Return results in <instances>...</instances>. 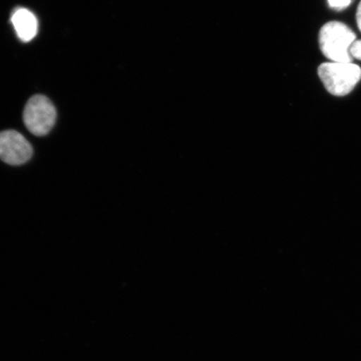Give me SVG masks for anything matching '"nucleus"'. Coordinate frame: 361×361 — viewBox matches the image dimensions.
Returning a JSON list of instances; mask_svg holds the SVG:
<instances>
[{
	"mask_svg": "<svg viewBox=\"0 0 361 361\" xmlns=\"http://www.w3.org/2000/svg\"><path fill=\"white\" fill-rule=\"evenodd\" d=\"M355 38L349 26L341 22H328L319 31V47L324 56L333 62L351 63L353 58L350 49Z\"/></svg>",
	"mask_w": 361,
	"mask_h": 361,
	"instance_id": "obj_1",
	"label": "nucleus"
},
{
	"mask_svg": "<svg viewBox=\"0 0 361 361\" xmlns=\"http://www.w3.org/2000/svg\"><path fill=\"white\" fill-rule=\"evenodd\" d=\"M318 74L324 87L336 97H344L354 90L361 79V69L353 63H324Z\"/></svg>",
	"mask_w": 361,
	"mask_h": 361,
	"instance_id": "obj_2",
	"label": "nucleus"
},
{
	"mask_svg": "<svg viewBox=\"0 0 361 361\" xmlns=\"http://www.w3.org/2000/svg\"><path fill=\"white\" fill-rule=\"evenodd\" d=\"M56 110L47 97L36 94L27 102L24 111V123L29 132L42 137L55 126Z\"/></svg>",
	"mask_w": 361,
	"mask_h": 361,
	"instance_id": "obj_3",
	"label": "nucleus"
},
{
	"mask_svg": "<svg viewBox=\"0 0 361 361\" xmlns=\"http://www.w3.org/2000/svg\"><path fill=\"white\" fill-rule=\"evenodd\" d=\"M33 155L31 144L21 133L8 130L0 133V160L11 166L26 164Z\"/></svg>",
	"mask_w": 361,
	"mask_h": 361,
	"instance_id": "obj_4",
	"label": "nucleus"
},
{
	"mask_svg": "<svg viewBox=\"0 0 361 361\" xmlns=\"http://www.w3.org/2000/svg\"><path fill=\"white\" fill-rule=\"evenodd\" d=\"M11 21L18 37L22 42H29L35 37L38 31V21L34 13L26 8H18L13 12Z\"/></svg>",
	"mask_w": 361,
	"mask_h": 361,
	"instance_id": "obj_5",
	"label": "nucleus"
},
{
	"mask_svg": "<svg viewBox=\"0 0 361 361\" xmlns=\"http://www.w3.org/2000/svg\"><path fill=\"white\" fill-rule=\"evenodd\" d=\"M353 0H328L329 7L333 10L341 11L350 6Z\"/></svg>",
	"mask_w": 361,
	"mask_h": 361,
	"instance_id": "obj_6",
	"label": "nucleus"
},
{
	"mask_svg": "<svg viewBox=\"0 0 361 361\" xmlns=\"http://www.w3.org/2000/svg\"><path fill=\"white\" fill-rule=\"evenodd\" d=\"M350 53L352 58L361 61V40H355L351 45Z\"/></svg>",
	"mask_w": 361,
	"mask_h": 361,
	"instance_id": "obj_7",
	"label": "nucleus"
},
{
	"mask_svg": "<svg viewBox=\"0 0 361 361\" xmlns=\"http://www.w3.org/2000/svg\"><path fill=\"white\" fill-rule=\"evenodd\" d=\"M356 21H357L359 30L361 31V1L359 4L357 12H356Z\"/></svg>",
	"mask_w": 361,
	"mask_h": 361,
	"instance_id": "obj_8",
	"label": "nucleus"
}]
</instances>
